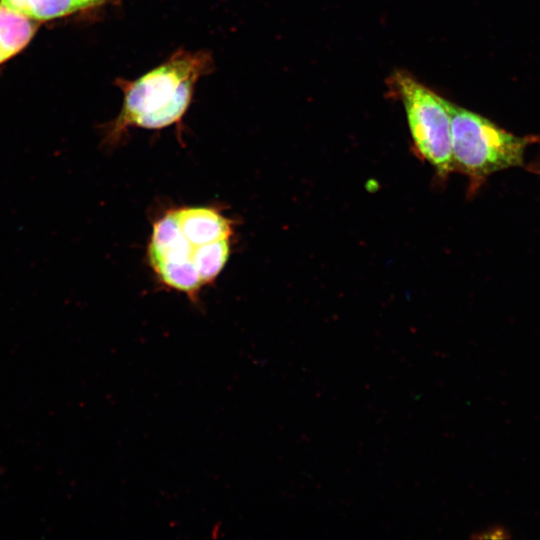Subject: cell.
I'll list each match as a JSON object with an SVG mask.
<instances>
[{
  "mask_svg": "<svg viewBox=\"0 0 540 540\" xmlns=\"http://www.w3.org/2000/svg\"><path fill=\"white\" fill-rule=\"evenodd\" d=\"M103 0H76L79 8H85L101 3Z\"/></svg>",
  "mask_w": 540,
  "mask_h": 540,
  "instance_id": "9",
  "label": "cell"
},
{
  "mask_svg": "<svg viewBox=\"0 0 540 540\" xmlns=\"http://www.w3.org/2000/svg\"><path fill=\"white\" fill-rule=\"evenodd\" d=\"M451 120L454 171L473 179L522 163L527 141L446 100Z\"/></svg>",
  "mask_w": 540,
  "mask_h": 540,
  "instance_id": "2",
  "label": "cell"
},
{
  "mask_svg": "<svg viewBox=\"0 0 540 540\" xmlns=\"http://www.w3.org/2000/svg\"><path fill=\"white\" fill-rule=\"evenodd\" d=\"M212 69L206 52L178 51L162 65L134 81H120L124 101L108 125L105 142L117 143L131 126L159 129L180 121L197 80Z\"/></svg>",
  "mask_w": 540,
  "mask_h": 540,
  "instance_id": "1",
  "label": "cell"
},
{
  "mask_svg": "<svg viewBox=\"0 0 540 540\" xmlns=\"http://www.w3.org/2000/svg\"><path fill=\"white\" fill-rule=\"evenodd\" d=\"M391 84L403 103L418 154L441 177H446L454 171L451 120L446 99L404 71L396 72L391 77Z\"/></svg>",
  "mask_w": 540,
  "mask_h": 540,
  "instance_id": "3",
  "label": "cell"
},
{
  "mask_svg": "<svg viewBox=\"0 0 540 540\" xmlns=\"http://www.w3.org/2000/svg\"><path fill=\"white\" fill-rule=\"evenodd\" d=\"M470 537L472 539H509L511 538V533L504 526L494 525L481 531L474 532Z\"/></svg>",
  "mask_w": 540,
  "mask_h": 540,
  "instance_id": "8",
  "label": "cell"
},
{
  "mask_svg": "<svg viewBox=\"0 0 540 540\" xmlns=\"http://www.w3.org/2000/svg\"><path fill=\"white\" fill-rule=\"evenodd\" d=\"M0 5L31 20H50L80 9L76 0H0Z\"/></svg>",
  "mask_w": 540,
  "mask_h": 540,
  "instance_id": "7",
  "label": "cell"
},
{
  "mask_svg": "<svg viewBox=\"0 0 540 540\" xmlns=\"http://www.w3.org/2000/svg\"><path fill=\"white\" fill-rule=\"evenodd\" d=\"M34 32L31 19L0 5V65L21 51Z\"/></svg>",
  "mask_w": 540,
  "mask_h": 540,
  "instance_id": "6",
  "label": "cell"
},
{
  "mask_svg": "<svg viewBox=\"0 0 540 540\" xmlns=\"http://www.w3.org/2000/svg\"><path fill=\"white\" fill-rule=\"evenodd\" d=\"M173 212L181 232L194 245L227 240L232 236L231 220L213 208L182 207Z\"/></svg>",
  "mask_w": 540,
  "mask_h": 540,
  "instance_id": "5",
  "label": "cell"
},
{
  "mask_svg": "<svg viewBox=\"0 0 540 540\" xmlns=\"http://www.w3.org/2000/svg\"><path fill=\"white\" fill-rule=\"evenodd\" d=\"M198 248L181 232L173 210L153 224L148 246L151 268L163 284L193 301L204 286L194 265Z\"/></svg>",
  "mask_w": 540,
  "mask_h": 540,
  "instance_id": "4",
  "label": "cell"
}]
</instances>
